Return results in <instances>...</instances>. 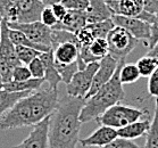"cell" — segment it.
I'll list each match as a JSON object with an SVG mask.
<instances>
[{
  "mask_svg": "<svg viewBox=\"0 0 158 148\" xmlns=\"http://www.w3.org/2000/svg\"><path fill=\"white\" fill-rule=\"evenodd\" d=\"M58 88L47 86L22 98L0 119V130L34 126L51 116L58 107Z\"/></svg>",
  "mask_w": 158,
  "mask_h": 148,
  "instance_id": "6da1fadb",
  "label": "cell"
},
{
  "mask_svg": "<svg viewBox=\"0 0 158 148\" xmlns=\"http://www.w3.org/2000/svg\"><path fill=\"white\" fill-rule=\"evenodd\" d=\"M83 98L65 97L51 115L49 126V148H77L82 122L80 113Z\"/></svg>",
  "mask_w": 158,
  "mask_h": 148,
  "instance_id": "7a4b0ae2",
  "label": "cell"
},
{
  "mask_svg": "<svg viewBox=\"0 0 158 148\" xmlns=\"http://www.w3.org/2000/svg\"><path fill=\"white\" fill-rule=\"evenodd\" d=\"M124 63L125 61H119L117 70L114 73L113 78L106 84H104L94 96L85 99L80 113V121L82 123L96 121L108 108L116 104H119L125 98L123 83L119 79V71Z\"/></svg>",
  "mask_w": 158,
  "mask_h": 148,
  "instance_id": "3957f363",
  "label": "cell"
},
{
  "mask_svg": "<svg viewBox=\"0 0 158 148\" xmlns=\"http://www.w3.org/2000/svg\"><path fill=\"white\" fill-rule=\"evenodd\" d=\"M147 117H149V113L146 109L133 107L129 105L116 104L111 106L110 108H108L96 121L100 125H107L118 130L135 121Z\"/></svg>",
  "mask_w": 158,
  "mask_h": 148,
  "instance_id": "277c9868",
  "label": "cell"
},
{
  "mask_svg": "<svg viewBox=\"0 0 158 148\" xmlns=\"http://www.w3.org/2000/svg\"><path fill=\"white\" fill-rule=\"evenodd\" d=\"M22 65L16 54V47L9 39V25L6 19L1 21V39H0V73L5 83L13 80L15 67Z\"/></svg>",
  "mask_w": 158,
  "mask_h": 148,
  "instance_id": "5b68a950",
  "label": "cell"
},
{
  "mask_svg": "<svg viewBox=\"0 0 158 148\" xmlns=\"http://www.w3.org/2000/svg\"><path fill=\"white\" fill-rule=\"evenodd\" d=\"M106 39L109 47V55L117 61H125L140 41L121 26H115L108 33Z\"/></svg>",
  "mask_w": 158,
  "mask_h": 148,
  "instance_id": "8992f818",
  "label": "cell"
},
{
  "mask_svg": "<svg viewBox=\"0 0 158 148\" xmlns=\"http://www.w3.org/2000/svg\"><path fill=\"white\" fill-rule=\"evenodd\" d=\"M99 67V61H94L86 65L85 69L79 70L72 80L66 84V91L69 97L85 99L89 94L94 74Z\"/></svg>",
  "mask_w": 158,
  "mask_h": 148,
  "instance_id": "52a82bcc",
  "label": "cell"
},
{
  "mask_svg": "<svg viewBox=\"0 0 158 148\" xmlns=\"http://www.w3.org/2000/svg\"><path fill=\"white\" fill-rule=\"evenodd\" d=\"M8 25H9L10 29L18 30V31L23 32L34 44L51 48V33H52V29L46 26L40 21L31 23L8 22Z\"/></svg>",
  "mask_w": 158,
  "mask_h": 148,
  "instance_id": "ba28073f",
  "label": "cell"
},
{
  "mask_svg": "<svg viewBox=\"0 0 158 148\" xmlns=\"http://www.w3.org/2000/svg\"><path fill=\"white\" fill-rule=\"evenodd\" d=\"M111 19L115 26H121L125 29L138 40H147L148 44L151 36V24L138 17H130L123 15H113Z\"/></svg>",
  "mask_w": 158,
  "mask_h": 148,
  "instance_id": "9c48e42d",
  "label": "cell"
},
{
  "mask_svg": "<svg viewBox=\"0 0 158 148\" xmlns=\"http://www.w3.org/2000/svg\"><path fill=\"white\" fill-rule=\"evenodd\" d=\"M51 116L33 126L29 136L11 148H49V126H50Z\"/></svg>",
  "mask_w": 158,
  "mask_h": 148,
  "instance_id": "30bf717a",
  "label": "cell"
},
{
  "mask_svg": "<svg viewBox=\"0 0 158 148\" xmlns=\"http://www.w3.org/2000/svg\"><path fill=\"white\" fill-rule=\"evenodd\" d=\"M118 63L119 61H117L116 58H114L109 54L99 61V67H98L97 72L94 74L92 86H91V89H90L89 94H88L85 99H88L91 96H94L104 84H106L113 78L114 73L117 70Z\"/></svg>",
  "mask_w": 158,
  "mask_h": 148,
  "instance_id": "8fae6325",
  "label": "cell"
},
{
  "mask_svg": "<svg viewBox=\"0 0 158 148\" xmlns=\"http://www.w3.org/2000/svg\"><path fill=\"white\" fill-rule=\"evenodd\" d=\"M41 0H17L16 22L31 23L40 21L41 13L44 9Z\"/></svg>",
  "mask_w": 158,
  "mask_h": 148,
  "instance_id": "7c38bea8",
  "label": "cell"
},
{
  "mask_svg": "<svg viewBox=\"0 0 158 148\" xmlns=\"http://www.w3.org/2000/svg\"><path fill=\"white\" fill-rule=\"evenodd\" d=\"M118 137L117 130L107 125H100L98 129L88 136V137L80 139V145L82 147H100L108 145L109 142Z\"/></svg>",
  "mask_w": 158,
  "mask_h": 148,
  "instance_id": "4fadbf2b",
  "label": "cell"
},
{
  "mask_svg": "<svg viewBox=\"0 0 158 148\" xmlns=\"http://www.w3.org/2000/svg\"><path fill=\"white\" fill-rule=\"evenodd\" d=\"M85 25H88L85 11H69L64 19L58 22L52 30H66L72 33H76Z\"/></svg>",
  "mask_w": 158,
  "mask_h": 148,
  "instance_id": "5bb4252c",
  "label": "cell"
},
{
  "mask_svg": "<svg viewBox=\"0 0 158 148\" xmlns=\"http://www.w3.org/2000/svg\"><path fill=\"white\" fill-rule=\"evenodd\" d=\"M80 48L79 42H64L54 48V57L57 64H72L79 59Z\"/></svg>",
  "mask_w": 158,
  "mask_h": 148,
  "instance_id": "9a60e30c",
  "label": "cell"
},
{
  "mask_svg": "<svg viewBox=\"0 0 158 148\" xmlns=\"http://www.w3.org/2000/svg\"><path fill=\"white\" fill-rule=\"evenodd\" d=\"M40 58H41L43 65H44V80H46V83L52 88H58V84L63 82V81H61V76L59 75L57 67H56L52 49L49 51H46V53H42L40 55Z\"/></svg>",
  "mask_w": 158,
  "mask_h": 148,
  "instance_id": "2e32d148",
  "label": "cell"
},
{
  "mask_svg": "<svg viewBox=\"0 0 158 148\" xmlns=\"http://www.w3.org/2000/svg\"><path fill=\"white\" fill-rule=\"evenodd\" d=\"M113 15L137 17L144 11L143 0H118L109 8Z\"/></svg>",
  "mask_w": 158,
  "mask_h": 148,
  "instance_id": "e0dca14e",
  "label": "cell"
},
{
  "mask_svg": "<svg viewBox=\"0 0 158 148\" xmlns=\"http://www.w3.org/2000/svg\"><path fill=\"white\" fill-rule=\"evenodd\" d=\"M88 24L107 21L113 17V13L107 6L105 0H90V5L86 9Z\"/></svg>",
  "mask_w": 158,
  "mask_h": 148,
  "instance_id": "ac0fdd59",
  "label": "cell"
},
{
  "mask_svg": "<svg viewBox=\"0 0 158 148\" xmlns=\"http://www.w3.org/2000/svg\"><path fill=\"white\" fill-rule=\"evenodd\" d=\"M151 125V120L149 117L147 119H142L139 121L131 123L129 125L121 128L117 130L118 137L130 139V140H134L138 138L142 137L143 134H147Z\"/></svg>",
  "mask_w": 158,
  "mask_h": 148,
  "instance_id": "d6986e66",
  "label": "cell"
},
{
  "mask_svg": "<svg viewBox=\"0 0 158 148\" xmlns=\"http://www.w3.org/2000/svg\"><path fill=\"white\" fill-rule=\"evenodd\" d=\"M33 91H8L6 89H0V119L9 112L22 98L29 96Z\"/></svg>",
  "mask_w": 158,
  "mask_h": 148,
  "instance_id": "ffe728a7",
  "label": "cell"
},
{
  "mask_svg": "<svg viewBox=\"0 0 158 148\" xmlns=\"http://www.w3.org/2000/svg\"><path fill=\"white\" fill-rule=\"evenodd\" d=\"M46 83L44 79L31 78L25 81H14L7 82L4 84V89L8 91H36Z\"/></svg>",
  "mask_w": 158,
  "mask_h": 148,
  "instance_id": "44dd1931",
  "label": "cell"
},
{
  "mask_svg": "<svg viewBox=\"0 0 158 148\" xmlns=\"http://www.w3.org/2000/svg\"><path fill=\"white\" fill-rule=\"evenodd\" d=\"M9 39L11 40V42H13L15 46H25V47H31V48L36 49V50L41 51V53H46V51L51 50V48H49V47L34 44V42L31 41V40H30L23 32L18 31V30L10 29V27H9Z\"/></svg>",
  "mask_w": 158,
  "mask_h": 148,
  "instance_id": "7402d4cb",
  "label": "cell"
},
{
  "mask_svg": "<svg viewBox=\"0 0 158 148\" xmlns=\"http://www.w3.org/2000/svg\"><path fill=\"white\" fill-rule=\"evenodd\" d=\"M146 136L147 137L143 148H158V98L155 100L154 116L151 120L150 129Z\"/></svg>",
  "mask_w": 158,
  "mask_h": 148,
  "instance_id": "603a6c76",
  "label": "cell"
},
{
  "mask_svg": "<svg viewBox=\"0 0 158 148\" xmlns=\"http://www.w3.org/2000/svg\"><path fill=\"white\" fill-rule=\"evenodd\" d=\"M140 76L137 64L134 63H124L119 71V79L123 84H131L137 82L140 79Z\"/></svg>",
  "mask_w": 158,
  "mask_h": 148,
  "instance_id": "cb8c5ba5",
  "label": "cell"
},
{
  "mask_svg": "<svg viewBox=\"0 0 158 148\" xmlns=\"http://www.w3.org/2000/svg\"><path fill=\"white\" fill-rule=\"evenodd\" d=\"M88 49H89L90 55L94 58V61H100L102 58L106 57L109 54L107 39H104V38L94 39V42L90 46H88Z\"/></svg>",
  "mask_w": 158,
  "mask_h": 148,
  "instance_id": "d4e9b609",
  "label": "cell"
},
{
  "mask_svg": "<svg viewBox=\"0 0 158 148\" xmlns=\"http://www.w3.org/2000/svg\"><path fill=\"white\" fill-rule=\"evenodd\" d=\"M86 26L90 30V32L92 33V36H94V39H98V38H104V39H106L108 33L115 27V24H114L113 19L110 18V19L102 21V22L90 23Z\"/></svg>",
  "mask_w": 158,
  "mask_h": 148,
  "instance_id": "484cf974",
  "label": "cell"
},
{
  "mask_svg": "<svg viewBox=\"0 0 158 148\" xmlns=\"http://www.w3.org/2000/svg\"><path fill=\"white\" fill-rule=\"evenodd\" d=\"M135 64L140 72V75L143 78H149L155 70L157 69L158 61H156L154 57H151L149 55H146V56L139 58Z\"/></svg>",
  "mask_w": 158,
  "mask_h": 148,
  "instance_id": "4316f807",
  "label": "cell"
},
{
  "mask_svg": "<svg viewBox=\"0 0 158 148\" xmlns=\"http://www.w3.org/2000/svg\"><path fill=\"white\" fill-rule=\"evenodd\" d=\"M64 42H79L75 33H72L66 30H52L51 33V49H54ZM80 44V42H79Z\"/></svg>",
  "mask_w": 158,
  "mask_h": 148,
  "instance_id": "83f0119b",
  "label": "cell"
},
{
  "mask_svg": "<svg viewBox=\"0 0 158 148\" xmlns=\"http://www.w3.org/2000/svg\"><path fill=\"white\" fill-rule=\"evenodd\" d=\"M17 0H0V14L7 22H16Z\"/></svg>",
  "mask_w": 158,
  "mask_h": 148,
  "instance_id": "f1b7e54d",
  "label": "cell"
},
{
  "mask_svg": "<svg viewBox=\"0 0 158 148\" xmlns=\"http://www.w3.org/2000/svg\"><path fill=\"white\" fill-rule=\"evenodd\" d=\"M15 47H16V54L18 59L24 65H29L34 58L39 57L42 54L41 51L31 47H25V46H15Z\"/></svg>",
  "mask_w": 158,
  "mask_h": 148,
  "instance_id": "f546056e",
  "label": "cell"
},
{
  "mask_svg": "<svg viewBox=\"0 0 158 148\" xmlns=\"http://www.w3.org/2000/svg\"><path fill=\"white\" fill-rule=\"evenodd\" d=\"M56 67H57L59 75L61 76V81L65 84H67L72 80L74 74L79 71V64H77V61L72 63V64H57L56 63Z\"/></svg>",
  "mask_w": 158,
  "mask_h": 148,
  "instance_id": "4dcf8cb0",
  "label": "cell"
},
{
  "mask_svg": "<svg viewBox=\"0 0 158 148\" xmlns=\"http://www.w3.org/2000/svg\"><path fill=\"white\" fill-rule=\"evenodd\" d=\"M29 69L31 71L32 78H36V79H44V65H43L41 58L36 57L34 58L29 65Z\"/></svg>",
  "mask_w": 158,
  "mask_h": 148,
  "instance_id": "1f68e13d",
  "label": "cell"
},
{
  "mask_svg": "<svg viewBox=\"0 0 158 148\" xmlns=\"http://www.w3.org/2000/svg\"><path fill=\"white\" fill-rule=\"evenodd\" d=\"M102 148H143V147H141L139 145L134 144L133 140L117 137L116 139H114L111 142H109L108 145L104 146Z\"/></svg>",
  "mask_w": 158,
  "mask_h": 148,
  "instance_id": "d6a6232c",
  "label": "cell"
},
{
  "mask_svg": "<svg viewBox=\"0 0 158 148\" xmlns=\"http://www.w3.org/2000/svg\"><path fill=\"white\" fill-rule=\"evenodd\" d=\"M40 22L43 23V24H44L46 26H48V27H51V29H52L59 21H58L57 17L55 16L51 7H47V6H46L44 9L42 11V13H41Z\"/></svg>",
  "mask_w": 158,
  "mask_h": 148,
  "instance_id": "836d02e7",
  "label": "cell"
},
{
  "mask_svg": "<svg viewBox=\"0 0 158 148\" xmlns=\"http://www.w3.org/2000/svg\"><path fill=\"white\" fill-rule=\"evenodd\" d=\"M76 38L79 40L81 47H85V46H90L94 41V36H92V33L90 32V30L88 29V26H84L82 29L77 31L75 33Z\"/></svg>",
  "mask_w": 158,
  "mask_h": 148,
  "instance_id": "e575fe53",
  "label": "cell"
},
{
  "mask_svg": "<svg viewBox=\"0 0 158 148\" xmlns=\"http://www.w3.org/2000/svg\"><path fill=\"white\" fill-rule=\"evenodd\" d=\"M61 4L69 11H86L90 0H63Z\"/></svg>",
  "mask_w": 158,
  "mask_h": 148,
  "instance_id": "d590c367",
  "label": "cell"
},
{
  "mask_svg": "<svg viewBox=\"0 0 158 148\" xmlns=\"http://www.w3.org/2000/svg\"><path fill=\"white\" fill-rule=\"evenodd\" d=\"M32 78L31 71H30L27 65H18L17 67H15L14 72H13V80L14 81H25Z\"/></svg>",
  "mask_w": 158,
  "mask_h": 148,
  "instance_id": "8d00e7d4",
  "label": "cell"
},
{
  "mask_svg": "<svg viewBox=\"0 0 158 148\" xmlns=\"http://www.w3.org/2000/svg\"><path fill=\"white\" fill-rule=\"evenodd\" d=\"M148 92L152 97L158 98V66L148 79Z\"/></svg>",
  "mask_w": 158,
  "mask_h": 148,
  "instance_id": "74e56055",
  "label": "cell"
},
{
  "mask_svg": "<svg viewBox=\"0 0 158 148\" xmlns=\"http://www.w3.org/2000/svg\"><path fill=\"white\" fill-rule=\"evenodd\" d=\"M157 41H158V14H156L155 15L154 23L151 24V36L149 41H148L147 46L149 48H151Z\"/></svg>",
  "mask_w": 158,
  "mask_h": 148,
  "instance_id": "f35d334b",
  "label": "cell"
},
{
  "mask_svg": "<svg viewBox=\"0 0 158 148\" xmlns=\"http://www.w3.org/2000/svg\"><path fill=\"white\" fill-rule=\"evenodd\" d=\"M51 9H52L55 16L57 17V19L59 21V22H61V21H63V19L65 18L66 14L69 13V9L65 7V6L63 4H61V2H59V4L52 5V6H51Z\"/></svg>",
  "mask_w": 158,
  "mask_h": 148,
  "instance_id": "ab89813d",
  "label": "cell"
},
{
  "mask_svg": "<svg viewBox=\"0 0 158 148\" xmlns=\"http://www.w3.org/2000/svg\"><path fill=\"white\" fill-rule=\"evenodd\" d=\"M144 11L151 14H158V0H143Z\"/></svg>",
  "mask_w": 158,
  "mask_h": 148,
  "instance_id": "60d3db41",
  "label": "cell"
},
{
  "mask_svg": "<svg viewBox=\"0 0 158 148\" xmlns=\"http://www.w3.org/2000/svg\"><path fill=\"white\" fill-rule=\"evenodd\" d=\"M147 55H149L151 57H154L156 61H158V41L152 46V47L149 48V51H148Z\"/></svg>",
  "mask_w": 158,
  "mask_h": 148,
  "instance_id": "b9f144b4",
  "label": "cell"
},
{
  "mask_svg": "<svg viewBox=\"0 0 158 148\" xmlns=\"http://www.w3.org/2000/svg\"><path fill=\"white\" fill-rule=\"evenodd\" d=\"M41 1H42V4L44 5V6H47V7H51L52 5L59 4V2H61L63 0H41Z\"/></svg>",
  "mask_w": 158,
  "mask_h": 148,
  "instance_id": "7bdbcfd3",
  "label": "cell"
},
{
  "mask_svg": "<svg viewBox=\"0 0 158 148\" xmlns=\"http://www.w3.org/2000/svg\"><path fill=\"white\" fill-rule=\"evenodd\" d=\"M4 84H5V82H4V80H2L1 73H0V89H2V88H4Z\"/></svg>",
  "mask_w": 158,
  "mask_h": 148,
  "instance_id": "ee69618b",
  "label": "cell"
},
{
  "mask_svg": "<svg viewBox=\"0 0 158 148\" xmlns=\"http://www.w3.org/2000/svg\"><path fill=\"white\" fill-rule=\"evenodd\" d=\"M0 39H1V22H0Z\"/></svg>",
  "mask_w": 158,
  "mask_h": 148,
  "instance_id": "f6af8a7d",
  "label": "cell"
},
{
  "mask_svg": "<svg viewBox=\"0 0 158 148\" xmlns=\"http://www.w3.org/2000/svg\"><path fill=\"white\" fill-rule=\"evenodd\" d=\"M2 19H4V18H2V16H1V14H0V22H1Z\"/></svg>",
  "mask_w": 158,
  "mask_h": 148,
  "instance_id": "bcb514c9",
  "label": "cell"
}]
</instances>
